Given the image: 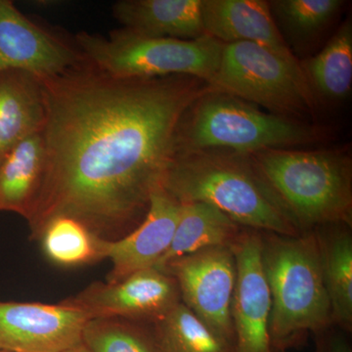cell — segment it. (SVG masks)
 Returning <instances> with one entry per match:
<instances>
[{
    "label": "cell",
    "instance_id": "obj_13",
    "mask_svg": "<svg viewBox=\"0 0 352 352\" xmlns=\"http://www.w3.org/2000/svg\"><path fill=\"white\" fill-rule=\"evenodd\" d=\"M182 214V204L163 188L155 190L141 223L119 240L107 241L106 258L112 263L108 283L155 267L168 251Z\"/></svg>",
    "mask_w": 352,
    "mask_h": 352
},
{
    "label": "cell",
    "instance_id": "obj_10",
    "mask_svg": "<svg viewBox=\"0 0 352 352\" xmlns=\"http://www.w3.org/2000/svg\"><path fill=\"white\" fill-rule=\"evenodd\" d=\"M236 261L231 319L234 352H275L271 344V296L261 259V232L243 227L230 247Z\"/></svg>",
    "mask_w": 352,
    "mask_h": 352
},
{
    "label": "cell",
    "instance_id": "obj_25",
    "mask_svg": "<svg viewBox=\"0 0 352 352\" xmlns=\"http://www.w3.org/2000/svg\"><path fill=\"white\" fill-rule=\"evenodd\" d=\"M318 335L314 352H352L349 342L342 336L328 333V330Z\"/></svg>",
    "mask_w": 352,
    "mask_h": 352
},
{
    "label": "cell",
    "instance_id": "obj_14",
    "mask_svg": "<svg viewBox=\"0 0 352 352\" xmlns=\"http://www.w3.org/2000/svg\"><path fill=\"white\" fill-rule=\"evenodd\" d=\"M201 21L208 36L220 43H252L298 61L264 0H201Z\"/></svg>",
    "mask_w": 352,
    "mask_h": 352
},
{
    "label": "cell",
    "instance_id": "obj_5",
    "mask_svg": "<svg viewBox=\"0 0 352 352\" xmlns=\"http://www.w3.org/2000/svg\"><path fill=\"white\" fill-rule=\"evenodd\" d=\"M318 131L300 120L264 112L221 90H208L187 109L178 126L175 156L224 151L252 155L316 142Z\"/></svg>",
    "mask_w": 352,
    "mask_h": 352
},
{
    "label": "cell",
    "instance_id": "obj_2",
    "mask_svg": "<svg viewBox=\"0 0 352 352\" xmlns=\"http://www.w3.org/2000/svg\"><path fill=\"white\" fill-rule=\"evenodd\" d=\"M162 187L180 204H208L245 228L287 236L302 234L259 175L251 155H177Z\"/></svg>",
    "mask_w": 352,
    "mask_h": 352
},
{
    "label": "cell",
    "instance_id": "obj_27",
    "mask_svg": "<svg viewBox=\"0 0 352 352\" xmlns=\"http://www.w3.org/2000/svg\"><path fill=\"white\" fill-rule=\"evenodd\" d=\"M0 352H7V351H0Z\"/></svg>",
    "mask_w": 352,
    "mask_h": 352
},
{
    "label": "cell",
    "instance_id": "obj_23",
    "mask_svg": "<svg viewBox=\"0 0 352 352\" xmlns=\"http://www.w3.org/2000/svg\"><path fill=\"white\" fill-rule=\"evenodd\" d=\"M342 0H273L271 14L281 34L293 43H308L332 24L346 4Z\"/></svg>",
    "mask_w": 352,
    "mask_h": 352
},
{
    "label": "cell",
    "instance_id": "obj_18",
    "mask_svg": "<svg viewBox=\"0 0 352 352\" xmlns=\"http://www.w3.org/2000/svg\"><path fill=\"white\" fill-rule=\"evenodd\" d=\"M351 226L328 224L314 229L318 242L324 283L332 323L346 332L352 329Z\"/></svg>",
    "mask_w": 352,
    "mask_h": 352
},
{
    "label": "cell",
    "instance_id": "obj_22",
    "mask_svg": "<svg viewBox=\"0 0 352 352\" xmlns=\"http://www.w3.org/2000/svg\"><path fill=\"white\" fill-rule=\"evenodd\" d=\"M160 352H234V346L217 336L182 302L152 324Z\"/></svg>",
    "mask_w": 352,
    "mask_h": 352
},
{
    "label": "cell",
    "instance_id": "obj_12",
    "mask_svg": "<svg viewBox=\"0 0 352 352\" xmlns=\"http://www.w3.org/2000/svg\"><path fill=\"white\" fill-rule=\"evenodd\" d=\"M83 59L78 48L29 19L13 1L0 0V73L23 69L43 80Z\"/></svg>",
    "mask_w": 352,
    "mask_h": 352
},
{
    "label": "cell",
    "instance_id": "obj_15",
    "mask_svg": "<svg viewBox=\"0 0 352 352\" xmlns=\"http://www.w3.org/2000/svg\"><path fill=\"white\" fill-rule=\"evenodd\" d=\"M45 124L41 80L23 69L0 73V161L24 139L41 133Z\"/></svg>",
    "mask_w": 352,
    "mask_h": 352
},
{
    "label": "cell",
    "instance_id": "obj_4",
    "mask_svg": "<svg viewBox=\"0 0 352 352\" xmlns=\"http://www.w3.org/2000/svg\"><path fill=\"white\" fill-rule=\"evenodd\" d=\"M259 175L300 233L352 222L349 153L273 149L251 155Z\"/></svg>",
    "mask_w": 352,
    "mask_h": 352
},
{
    "label": "cell",
    "instance_id": "obj_6",
    "mask_svg": "<svg viewBox=\"0 0 352 352\" xmlns=\"http://www.w3.org/2000/svg\"><path fill=\"white\" fill-rule=\"evenodd\" d=\"M76 43L88 63L116 78L190 76L208 83L219 69L224 47L208 34L183 41L147 36L126 28L109 36L80 32Z\"/></svg>",
    "mask_w": 352,
    "mask_h": 352
},
{
    "label": "cell",
    "instance_id": "obj_3",
    "mask_svg": "<svg viewBox=\"0 0 352 352\" xmlns=\"http://www.w3.org/2000/svg\"><path fill=\"white\" fill-rule=\"evenodd\" d=\"M261 232V259L271 296L270 339L284 352L332 323L314 230L298 236Z\"/></svg>",
    "mask_w": 352,
    "mask_h": 352
},
{
    "label": "cell",
    "instance_id": "obj_11",
    "mask_svg": "<svg viewBox=\"0 0 352 352\" xmlns=\"http://www.w3.org/2000/svg\"><path fill=\"white\" fill-rule=\"evenodd\" d=\"M89 320L65 300L55 305L0 302V351L60 352L82 342Z\"/></svg>",
    "mask_w": 352,
    "mask_h": 352
},
{
    "label": "cell",
    "instance_id": "obj_1",
    "mask_svg": "<svg viewBox=\"0 0 352 352\" xmlns=\"http://www.w3.org/2000/svg\"><path fill=\"white\" fill-rule=\"evenodd\" d=\"M41 82L47 164L32 239L61 215L102 239L124 237L162 186L183 115L214 87L190 76L116 78L85 59Z\"/></svg>",
    "mask_w": 352,
    "mask_h": 352
},
{
    "label": "cell",
    "instance_id": "obj_9",
    "mask_svg": "<svg viewBox=\"0 0 352 352\" xmlns=\"http://www.w3.org/2000/svg\"><path fill=\"white\" fill-rule=\"evenodd\" d=\"M66 300L89 319L120 318L154 324L182 302V298L175 280L152 267L116 283L95 282Z\"/></svg>",
    "mask_w": 352,
    "mask_h": 352
},
{
    "label": "cell",
    "instance_id": "obj_20",
    "mask_svg": "<svg viewBox=\"0 0 352 352\" xmlns=\"http://www.w3.org/2000/svg\"><path fill=\"white\" fill-rule=\"evenodd\" d=\"M315 99L340 102L352 85V22L346 19L315 56L300 62Z\"/></svg>",
    "mask_w": 352,
    "mask_h": 352
},
{
    "label": "cell",
    "instance_id": "obj_7",
    "mask_svg": "<svg viewBox=\"0 0 352 352\" xmlns=\"http://www.w3.org/2000/svg\"><path fill=\"white\" fill-rule=\"evenodd\" d=\"M210 85L291 119L310 115L316 106L300 62L256 43L224 44L219 69Z\"/></svg>",
    "mask_w": 352,
    "mask_h": 352
},
{
    "label": "cell",
    "instance_id": "obj_8",
    "mask_svg": "<svg viewBox=\"0 0 352 352\" xmlns=\"http://www.w3.org/2000/svg\"><path fill=\"white\" fill-rule=\"evenodd\" d=\"M177 283L182 302L234 346L231 305L236 261L228 247H214L173 259L161 270Z\"/></svg>",
    "mask_w": 352,
    "mask_h": 352
},
{
    "label": "cell",
    "instance_id": "obj_21",
    "mask_svg": "<svg viewBox=\"0 0 352 352\" xmlns=\"http://www.w3.org/2000/svg\"><path fill=\"white\" fill-rule=\"evenodd\" d=\"M36 240L41 241L46 258L63 267L87 265L106 258L107 240L72 217L61 215L48 220Z\"/></svg>",
    "mask_w": 352,
    "mask_h": 352
},
{
    "label": "cell",
    "instance_id": "obj_16",
    "mask_svg": "<svg viewBox=\"0 0 352 352\" xmlns=\"http://www.w3.org/2000/svg\"><path fill=\"white\" fill-rule=\"evenodd\" d=\"M201 4V0H120L113 14L124 28L139 34L193 41L207 36Z\"/></svg>",
    "mask_w": 352,
    "mask_h": 352
},
{
    "label": "cell",
    "instance_id": "obj_17",
    "mask_svg": "<svg viewBox=\"0 0 352 352\" xmlns=\"http://www.w3.org/2000/svg\"><path fill=\"white\" fill-rule=\"evenodd\" d=\"M45 145L36 133L18 143L0 161V212L31 219L46 173Z\"/></svg>",
    "mask_w": 352,
    "mask_h": 352
},
{
    "label": "cell",
    "instance_id": "obj_26",
    "mask_svg": "<svg viewBox=\"0 0 352 352\" xmlns=\"http://www.w3.org/2000/svg\"><path fill=\"white\" fill-rule=\"evenodd\" d=\"M60 352H90L88 351L87 346L82 344V342H80V344H76V346L69 347V349H64V351Z\"/></svg>",
    "mask_w": 352,
    "mask_h": 352
},
{
    "label": "cell",
    "instance_id": "obj_19",
    "mask_svg": "<svg viewBox=\"0 0 352 352\" xmlns=\"http://www.w3.org/2000/svg\"><path fill=\"white\" fill-rule=\"evenodd\" d=\"M242 229L239 224L208 204H182V214L173 239L154 268L161 270L173 259L208 248H230Z\"/></svg>",
    "mask_w": 352,
    "mask_h": 352
},
{
    "label": "cell",
    "instance_id": "obj_24",
    "mask_svg": "<svg viewBox=\"0 0 352 352\" xmlns=\"http://www.w3.org/2000/svg\"><path fill=\"white\" fill-rule=\"evenodd\" d=\"M82 342L90 352H160L152 327L120 318L89 319Z\"/></svg>",
    "mask_w": 352,
    "mask_h": 352
}]
</instances>
